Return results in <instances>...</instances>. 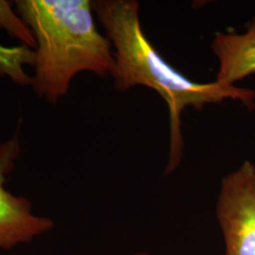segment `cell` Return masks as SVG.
Here are the masks:
<instances>
[{"instance_id":"obj_5","label":"cell","mask_w":255,"mask_h":255,"mask_svg":"<svg viewBox=\"0 0 255 255\" xmlns=\"http://www.w3.org/2000/svg\"><path fill=\"white\" fill-rule=\"evenodd\" d=\"M212 49L219 61L216 82L235 85L255 74V18L244 33H219L212 41Z\"/></svg>"},{"instance_id":"obj_4","label":"cell","mask_w":255,"mask_h":255,"mask_svg":"<svg viewBox=\"0 0 255 255\" xmlns=\"http://www.w3.org/2000/svg\"><path fill=\"white\" fill-rule=\"evenodd\" d=\"M21 153L18 135L0 143V249L10 250L27 243L54 228L48 218L36 216L25 197L15 196L5 187L6 178Z\"/></svg>"},{"instance_id":"obj_7","label":"cell","mask_w":255,"mask_h":255,"mask_svg":"<svg viewBox=\"0 0 255 255\" xmlns=\"http://www.w3.org/2000/svg\"><path fill=\"white\" fill-rule=\"evenodd\" d=\"M148 255V254H146V253H137V254H133V255Z\"/></svg>"},{"instance_id":"obj_2","label":"cell","mask_w":255,"mask_h":255,"mask_svg":"<svg viewBox=\"0 0 255 255\" xmlns=\"http://www.w3.org/2000/svg\"><path fill=\"white\" fill-rule=\"evenodd\" d=\"M14 6L35 38L31 86L39 100L58 103L79 73L111 76L114 52L97 27L92 1L17 0Z\"/></svg>"},{"instance_id":"obj_1","label":"cell","mask_w":255,"mask_h":255,"mask_svg":"<svg viewBox=\"0 0 255 255\" xmlns=\"http://www.w3.org/2000/svg\"><path fill=\"white\" fill-rule=\"evenodd\" d=\"M92 8L106 37L115 47L111 77L115 88L125 92L146 86L157 92L169 110L170 147L165 172H173L183 152L181 114L186 107L201 110L207 104L226 100L240 101L247 109L255 107V92L219 82L201 83L177 71L157 52L144 33L134 0H97Z\"/></svg>"},{"instance_id":"obj_6","label":"cell","mask_w":255,"mask_h":255,"mask_svg":"<svg viewBox=\"0 0 255 255\" xmlns=\"http://www.w3.org/2000/svg\"><path fill=\"white\" fill-rule=\"evenodd\" d=\"M13 6L14 2L0 0V29L7 31L9 36L18 40L27 48L35 49L36 42L31 29L12 9Z\"/></svg>"},{"instance_id":"obj_3","label":"cell","mask_w":255,"mask_h":255,"mask_svg":"<svg viewBox=\"0 0 255 255\" xmlns=\"http://www.w3.org/2000/svg\"><path fill=\"white\" fill-rule=\"evenodd\" d=\"M217 219L225 255H255V165L246 161L222 179Z\"/></svg>"}]
</instances>
